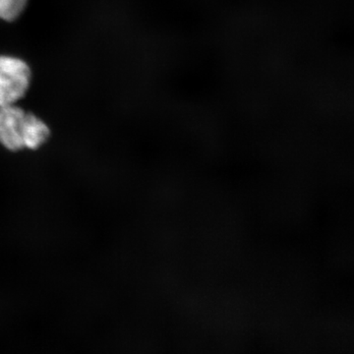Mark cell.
<instances>
[{
	"label": "cell",
	"instance_id": "6da1fadb",
	"mask_svg": "<svg viewBox=\"0 0 354 354\" xmlns=\"http://www.w3.org/2000/svg\"><path fill=\"white\" fill-rule=\"evenodd\" d=\"M50 135V128L35 114L16 104L0 108V145L6 150H37Z\"/></svg>",
	"mask_w": 354,
	"mask_h": 354
},
{
	"label": "cell",
	"instance_id": "7a4b0ae2",
	"mask_svg": "<svg viewBox=\"0 0 354 354\" xmlns=\"http://www.w3.org/2000/svg\"><path fill=\"white\" fill-rule=\"evenodd\" d=\"M31 83V69L24 60L0 55V108L24 97Z\"/></svg>",
	"mask_w": 354,
	"mask_h": 354
},
{
	"label": "cell",
	"instance_id": "3957f363",
	"mask_svg": "<svg viewBox=\"0 0 354 354\" xmlns=\"http://www.w3.org/2000/svg\"><path fill=\"white\" fill-rule=\"evenodd\" d=\"M28 0H0V19L13 22L24 12Z\"/></svg>",
	"mask_w": 354,
	"mask_h": 354
}]
</instances>
